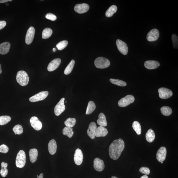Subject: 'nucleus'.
I'll list each match as a JSON object with an SVG mask.
<instances>
[{
    "mask_svg": "<svg viewBox=\"0 0 178 178\" xmlns=\"http://www.w3.org/2000/svg\"><path fill=\"white\" fill-rule=\"evenodd\" d=\"M125 147L124 141L120 138L113 141L109 148V154L113 160L118 159L121 156Z\"/></svg>",
    "mask_w": 178,
    "mask_h": 178,
    "instance_id": "1",
    "label": "nucleus"
},
{
    "mask_svg": "<svg viewBox=\"0 0 178 178\" xmlns=\"http://www.w3.org/2000/svg\"><path fill=\"white\" fill-rule=\"evenodd\" d=\"M16 80L18 83L22 86H25L28 84L29 77L27 73L24 71H20L17 73Z\"/></svg>",
    "mask_w": 178,
    "mask_h": 178,
    "instance_id": "2",
    "label": "nucleus"
},
{
    "mask_svg": "<svg viewBox=\"0 0 178 178\" xmlns=\"http://www.w3.org/2000/svg\"><path fill=\"white\" fill-rule=\"evenodd\" d=\"M94 63L96 67L99 69H104L108 67L110 65L109 59L103 57H99L96 59Z\"/></svg>",
    "mask_w": 178,
    "mask_h": 178,
    "instance_id": "3",
    "label": "nucleus"
},
{
    "mask_svg": "<svg viewBox=\"0 0 178 178\" xmlns=\"http://www.w3.org/2000/svg\"><path fill=\"white\" fill-rule=\"evenodd\" d=\"M26 163V155L24 150H20L17 154L16 160V165L17 167L22 168Z\"/></svg>",
    "mask_w": 178,
    "mask_h": 178,
    "instance_id": "4",
    "label": "nucleus"
},
{
    "mask_svg": "<svg viewBox=\"0 0 178 178\" xmlns=\"http://www.w3.org/2000/svg\"><path fill=\"white\" fill-rule=\"evenodd\" d=\"M135 101V98L133 95H128L122 98L118 102V106L121 107H126L133 103Z\"/></svg>",
    "mask_w": 178,
    "mask_h": 178,
    "instance_id": "5",
    "label": "nucleus"
},
{
    "mask_svg": "<svg viewBox=\"0 0 178 178\" xmlns=\"http://www.w3.org/2000/svg\"><path fill=\"white\" fill-rule=\"evenodd\" d=\"M49 92L47 91H43L29 98V101L35 102L44 100L48 95Z\"/></svg>",
    "mask_w": 178,
    "mask_h": 178,
    "instance_id": "6",
    "label": "nucleus"
},
{
    "mask_svg": "<svg viewBox=\"0 0 178 178\" xmlns=\"http://www.w3.org/2000/svg\"><path fill=\"white\" fill-rule=\"evenodd\" d=\"M159 96L162 99H166L172 96L173 92L170 89L161 88L158 89Z\"/></svg>",
    "mask_w": 178,
    "mask_h": 178,
    "instance_id": "7",
    "label": "nucleus"
},
{
    "mask_svg": "<svg viewBox=\"0 0 178 178\" xmlns=\"http://www.w3.org/2000/svg\"><path fill=\"white\" fill-rule=\"evenodd\" d=\"M65 98H62L57 104L54 108V113L56 116H59L65 110V106L64 104Z\"/></svg>",
    "mask_w": 178,
    "mask_h": 178,
    "instance_id": "8",
    "label": "nucleus"
},
{
    "mask_svg": "<svg viewBox=\"0 0 178 178\" xmlns=\"http://www.w3.org/2000/svg\"><path fill=\"white\" fill-rule=\"evenodd\" d=\"M116 45L118 49L122 54L126 55L128 52V47L126 43L120 39L116 41Z\"/></svg>",
    "mask_w": 178,
    "mask_h": 178,
    "instance_id": "9",
    "label": "nucleus"
},
{
    "mask_svg": "<svg viewBox=\"0 0 178 178\" xmlns=\"http://www.w3.org/2000/svg\"><path fill=\"white\" fill-rule=\"evenodd\" d=\"M159 36V32L158 30L154 29L148 33L147 39L148 41L154 42L158 40Z\"/></svg>",
    "mask_w": 178,
    "mask_h": 178,
    "instance_id": "10",
    "label": "nucleus"
},
{
    "mask_svg": "<svg viewBox=\"0 0 178 178\" xmlns=\"http://www.w3.org/2000/svg\"><path fill=\"white\" fill-rule=\"evenodd\" d=\"M35 34V29L34 27L31 26L27 30L25 39L26 43L27 45L31 44L33 40Z\"/></svg>",
    "mask_w": 178,
    "mask_h": 178,
    "instance_id": "11",
    "label": "nucleus"
},
{
    "mask_svg": "<svg viewBox=\"0 0 178 178\" xmlns=\"http://www.w3.org/2000/svg\"><path fill=\"white\" fill-rule=\"evenodd\" d=\"M30 122L32 127L36 130L39 131L41 129L42 127V123L36 116L32 117L30 120Z\"/></svg>",
    "mask_w": 178,
    "mask_h": 178,
    "instance_id": "12",
    "label": "nucleus"
},
{
    "mask_svg": "<svg viewBox=\"0 0 178 178\" xmlns=\"http://www.w3.org/2000/svg\"><path fill=\"white\" fill-rule=\"evenodd\" d=\"M83 154L82 150L77 148L75 152L74 156V161L75 164L77 165H81L83 162Z\"/></svg>",
    "mask_w": 178,
    "mask_h": 178,
    "instance_id": "13",
    "label": "nucleus"
},
{
    "mask_svg": "<svg viewBox=\"0 0 178 178\" xmlns=\"http://www.w3.org/2000/svg\"><path fill=\"white\" fill-rule=\"evenodd\" d=\"M166 147H161L157 153V160L160 162H164L166 159Z\"/></svg>",
    "mask_w": 178,
    "mask_h": 178,
    "instance_id": "14",
    "label": "nucleus"
},
{
    "mask_svg": "<svg viewBox=\"0 0 178 178\" xmlns=\"http://www.w3.org/2000/svg\"><path fill=\"white\" fill-rule=\"evenodd\" d=\"M74 10L79 14H83L87 12L90 9L88 4L86 3L77 4L75 6Z\"/></svg>",
    "mask_w": 178,
    "mask_h": 178,
    "instance_id": "15",
    "label": "nucleus"
},
{
    "mask_svg": "<svg viewBox=\"0 0 178 178\" xmlns=\"http://www.w3.org/2000/svg\"><path fill=\"white\" fill-rule=\"evenodd\" d=\"M61 60L59 58L53 59L50 62L47 67V69L49 72H52L56 70L60 64Z\"/></svg>",
    "mask_w": 178,
    "mask_h": 178,
    "instance_id": "16",
    "label": "nucleus"
},
{
    "mask_svg": "<svg viewBox=\"0 0 178 178\" xmlns=\"http://www.w3.org/2000/svg\"><path fill=\"white\" fill-rule=\"evenodd\" d=\"M96 124L94 122H91L89 125L87 133L90 137L92 139L95 137V132L97 129Z\"/></svg>",
    "mask_w": 178,
    "mask_h": 178,
    "instance_id": "17",
    "label": "nucleus"
},
{
    "mask_svg": "<svg viewBox=\"0 0 178 178\" xmlns=\"http://www.w3.org/2000/svg\"><path fill=\"white\" fill-rule=\"evenodd\" d=\"M93 166L95 169L98 172H101L105 168V165L103 160L99 158H96L94 160Z\"/></svg>",
    "mask_w": 178,
    "mask_h": 178,
    "instance_id": "18",
    "label": "nucleus"
},
{
    "mask_svg": "<svg viewBox=\"0 0 178 178\" xmlns=\"http://www.w3.org/2000/svg\"><path fill=\"white\" fill-rule=\"evenodd\" d=\"M160 64L158 61L155 60L146 61L144 64L145 67L148 69H154L158 67Z\"/></svg>",
    "mask_w": 178,
    "mask_h": 178,
    "instance_id": "19",
    "label": "nucleus"
},
{
    "mask_svg": "<svg viewBox=\"0 0 178 178\" xmlns=\"http://www.w3.org/2000/svg\"><path fill=\"white\" fill-rule=\"evenodd\" d=\"M11 44L10 42H4L0 44V54L4 55L7 54L10 51Z\"/></svg>",
    "mask_w": 178,
    "mask_h": 178,
    "instance_id": "20",
    "label": "nucleus"
},
{
    "mask_svg": "<svg viewBox=\"0 0 178 178\" xmlns=\"http://www.w3.org/2000/svg\"><path fill=\"white\" fill-rule=\"evenodd\" d=\"M57 144L56 141L54 139L50 140L48 145V148L50 154L53 155L56 154L57 150Z\"/></svg>",
    "mask_w": 178,
    "mask_h": 178,
    "instance_id": "21",
    "label": "nucleus"
},
{
    "mask_svg": "<svg viewBox=\"0 0 178 178\" xmlns=\"http://www.w3.org/2000/svg\"><path fill=\"white\" fill-rule=\"evenodd\" d=\"M108 133L107 128L104 127L100 126L97 128L95 132V137H104L106 136Z\"/></svg>",
    "mask_w": 178,
    "mask_h": 178,
    "instance_id": "22",
    "label": "nucleus"
},
{
    "mask_svg": "<svg viewBox=\"0 0 178 178\" xmlns=\"http://www.w3.org/2000/svg\"><path fill=\"white\" fill-rule=\"evenodd\" d=\"M29 154L30 160L31 163H35L37 160L38 156L37 150L36 148L31 149L29 150Z\"/></svg>",
    "mask_w": 178,
    "mask_h": 178,
    "instance_id": "23",
    "label": "nucleus"
},
{
    "mask_svg": "<svg viewBox=\"0 0 178 178\" xmlns=\"http://www.w3.org/2000/svg\"><path fill=\"white\" fill-rule=\"evenodd\" d=\"M99 118L97 120V123L100 126L105 127L107 126V122L105 115L103 113L99 114Z\"/></svg>",
    "mask_w": 178,
    "mask_h": 178,
    "instance_id": "24",
    "label": "nucleus"
},
{
    "mask_svg": "<svg viewBox=\"0 0 178 178\" xmlns=\"http://www.w3.org/2000/svg\"><path fill=\"white\" fill-rule=\"evenodd\" d=\"M155 134L153 130L150 129L148 130L147 133L146 134L145 138L146 140L149 143H152L155 139Z\"/></svg>",
    "mask_w": 178,
    "mask_h": 178,
    "instance_id": "25",
    "label": "nucleus"
},
{
    "mask_svg": "<svg viewBox=\"0 0 178 178\" xmlns=\"http://www.w3.org/2000/svg\"><path fill=\"white\" fill-rule=\"evenodd\" d=\"M117 10V6L113 5L110 7L106 12V16L107 17H111L115 13Z\"/></svg>",
    "mask_w": 178,
    "mask_h": 178,
    "instance_id": "26",
    "label": "nucleus"
},
{
    "mask_svg": "<svg viewBox=\"0 0 178 178\" xmlns=\"http://www.w3.org/2000/svg\"><path fill=\"white\" fill-rule=\"evenodd\" d=\"M96 108L95 104L92 101H90L88 102L86 112V115H90L95 110Z\"/></svg>",
    "mask_w": 178,
    "mask_h": 178,
    "instance_id": "27",
    "label": "nucleus"
},
{
    "mask_svg": "<svg viewBox=\"0 0 178 178\" xmlns=\"http://www.w3.org/2000/svg\"><path fill=\"white\" fill-rule=\"evenodd\" d=\"M63 133L64 135L67 136L70 138H71L73 135L74 132L72 127H65L63 130Z\"/></svg>",
    "mask_w": 178,
    "mask_h": 178,
    "instance_id": "28",
    "label": "nucleus"
},
{
    "mask_svg": "<svg viewBox=\"0 0 178 178\" xmlns=\"http://www.w3.org/2000/svg\"><path fill=\"white\" fill-rule=\"evenodd\" d=\"M1 168L0 171L1 175L3 177H5L7 175L8 173V170L7 168V167L8 164L7 163H5L3 162L1 163Z\"/></svg>",
    "mask_w": 178,
    "mask_h": 178,
    "instance_id": "29",
    "label": "nucleus"
},
{
    "mask_svg": "<svg viewBox=\"0 0 178 178\" xmlns=\"http://www.w3.org/2000/svg\"><path fill=\"white\" fill-rule=\"evenodd\" d=\"M52 33V29L46 28L44 29L42 33V37L43 39H47L51 37Z\"/></svg>",
    "mask_w": 178,
    "mask_h": 178,
    "instance_id": "30",
    "label": "nucleus"
},
{
    "mask_svg": "<svg viewBox=\"0 0 178 178\" xmlns=\"http://www.w3.org/2000/svg\"><path fill=\"white\" fill-rule=\"evenodd\" d=\"M161 112L165 116H168L172 113V110L170 107L168 106H164L161 108Z\"/></svg>",
    "mask_w": 178,
    "mask_h": 178,
    "instance_id": "31",
    "label": "nucleus"
},
{
    "mask_svg": "<svg viewBox=\"0 0 178 178\" xmlns=\"http://www.w3.org/2000/svg\"><path fill=\"white\" fill-rule=\"evenodd\" d=\"M132 127L137 134L140 135L141 132V127L140 123L137 121H134L132 124Z\"/></svg>",
    "mask_w": 178,
    "mask_h": 178,
    "instance_id": "32",
    "label": "nucleus"
},
{
    "mask_svg": "<svg viewBox=\"0 0 178 178\" xmlns=\"http://www.w3.org/2000/svg\"><path fill=\"white\" fill-rule=\"evenodd\" d=\"M75 64V61L72 60L66 68L64 71V73L66 75H68L71 72L73 68L74 67Z\"/></svg>",
    "mask_w": 178,
    "mask_h": 178,
    "instance_id": "33",
    "label": "nucleus"
},
{
    "mask_svg": "<svg viewBox=\"0 0 178 178\" xmlns=\"http://www.w3.org/2000/svg\"><path fill=\"white\" fill-rule=\"evenodd\" d=\"M76 121L75 118H69L65 120V124L66 127H73L76 124Z\"/></svg>",
    "mask_w": 178,
    "mask_h": 178,
    "instance_id": "34",
    "label": "nucleus"
},
{
    "mask_svg": "<svg viewBox=\"0 0 178 178\" xmlns=\"http://www.w3.org/2000/svg\"><path fill=\"white\" fill-rule=\"evenodd\" d=\"M109 81L111 83L120 86H125L127 85L126 82L118 79H111Z\"/></svg>",
    "mask_w": 178,
    "mask_h": 178,
    "instance_id": "35",
    "label": "nucleus"
},
{
    "mask_svg": "<svg viewBox=\"0 0 178 178\" xmlns=\"http://www.w3.org/2000/svg\"><path fill=\"white\" fill-rule=\"evenodd\" d=\"M11 118L10 116L7 115L0 116V125H5L10 121Z\"/></svg>",
    "mask_w": 178,
    "mask_h": 178,
    "instance_id": "36",
    "label": "nucleus"
},
{
    "mask_svg": "<svg viewBox=\"0 0 178 178\" xmlns=\"http://www.w3.org/2000/svg\"><path fill=\"white\" fill-rule=\"evenodd\" d=\"M13 130L15 135H20L23 132V128L21 125L18 124L13 128Z\"/></svg>",
    "mask_w": 178,
    "mask_h": 178,
    "instance_id": "37",
    "label": "nucleus"
},
{
    "mask_svg": "<svg viewBox=\"0 0 178 178\" xmlns=\"http://www.w3.org/2000/svg\"><path fill=\"white\" fill-rule=\"evenodd\" d=\"M68 42L67 40H63L59 42L56 45V47L59 50H62L67 46Z\"/></svg>",
    "mask_w": 178,
    "mask_h": 178,
    "instance_id": "38",
    "label": "nucleus"
},
{
    "mask_svg": "<svg viewBox=\"0 0 178 178\" xmlns=\"http://www.w3.org/2000/svg\"><path fill=\"white\" fill-rule=\"evenodd\" d=\"M172 39L173 48L175 49H177L178 48V38L177 36L173 34L172 36Z\"/></svg>",
    "mask_w": 178,
    "mask_h": 178,
    "instance_id": "39",
    "label": "nucleus"
},
{
    "mask_svg": "<svg viewBox=\"0 0 178 178\" xmlns=\"http://www.w3.org/2000/svg\"><path fill=\"white\" fill-rule=\"evenodd\" d=\"M139 171L141 173L146 175H149L150 173L149 169L147 167H141L139 170Z\"/></svg>",
    "mask_w": 178,
    "mask_h": 178,
    "instance_id": "40",
    "label": "nucleus"
},
{
    "mask_svg": "<svg viewBox=\"0 0 178 178\" xmlns=\"http://www.w3.org/2000/svg\"><path fill=\"white\" fill-rule=\"evenodd\" d=\"M9 151V148L6 145L3 144L0 145V152L6 154Z\"/></svg>",
    "mask_w": 178,
    "mask_h": 178,
    "instance_id": "41",
    "label": "nucleus"
},
{
    "mask_svg": "<svg viewBox=\"0 0 178 178\" xmlns=\"http://www.w3.org/2000/svg\"><path fill=\"white\" fill-rule=\"evenodd\" d=\"M45 17L47 19L52 20V21H54L57 19L56 16L51 13L47 14Z\"/></svg>",
    "mask_w": 178,
    "mask_h": 178,
    "instance_id": "42",
    "label": "nucleus"
},
{
    "mask_svg": "<svg viewBox=\"0 0 178 178\" xmlns=\"http://www.w3.org/2000/svg\"><path fill=\"white\" fill-rule=\"evenodd\" d=\"M6 25V22L4 20L0 21V30L4 28Z\"/></svg>",
    "mask_w": 178,
    "mask_h": 178,
    "instance_id": "43",
    "label": "nucleus"
},
{
    "mask_svg": "<svg viewBox=\"0 0 178 178\" xmlns=\"http://www.w3.org/2000/svg\"><path fill=\"white\" fill-rule=\"evenodd\" d=\"M12 0H0V3H4L9 1H12Z\"/></svg>",
    "mask_w": 178,
    "mask_h": 178,
    "instance_id": "44",
    "label": "nucleus"
},
{
    "mask_svg": "<svg viewBox=\"0 0 178 178\" xmlns=\"http://www.w3.org/2000/svg\"><path fill=\"white\" fill-rule=\"evenodd\" d=\"M43 173H41L39 176H38V178H43Z\"/></svg>",
    "mask_w": 178,
    "mask_h": 178,
    "instance_id": "45",
    "label": "nucleus"
},
{
    "mask_svg": "<svg viewBox=\"0 0 178 178\" xmlns=\"http://www.w3.org/2000/svg\"><path fill=\"white\" fill-rule=\"evenodd\" d=\"M140 178H149L146 175H144L141 177Z\"/></svg>",
    "mask_w": 178,
    "mask_h": 178,
    "instance_id": "46",
    "label": "nucleus"
},
{
    "mask_svg": "<svg viewBox=\"0 0 178 178\" xmlns=\"http://www.w3.org/2000/svg\"><path fill=\"white\" fill-rule=\"evenodd\" d=\"M2 73V69L1 68V65L0 64V74Z\"/></svg>",
    "mask_w": 178,
    "mask_h": 178,
    "instance_id": "47",
    "label": "nucleus"
},
{
    "mask_svg": "<svg viewBox=\"0 0 178 178\" xmlns=\"http://www.w3.org/2000/svg\"><path fill=\"white\" fill-rule=\"evenodd\" d=\"M56 49L55 48H54L53 49V51L54 52H55L56 51Z\"/></svg>",
    "mask_w": 178,
    "mask_h": 178,
    "instance_id": "48",
    "label": "nucleus"
},
{
    "mask_svg": "<svg viewBox=\"0 0 178 178\" xmlns=\"http://www.w3.org/2000/svg\"><path fill=\"white\" fill-rule=\"evenodd\" d=\"M111 178H118L115 177H111Z\"/></svg>",
    "mask_w": 178,
    "mask_h": 178,
    "instance_id": "49",
    "label": "nucleus"
},
{
    "mask_svg": "<svg viewBox=\"0 0 178 178\" xmlns=\"http://www.w3.org/2000/svg\"><path fill=\"white\" fill-rule=\"evenodd\" d=\"M162 164L163 163V162H161Z\"/></svg>",
    "mask_w": 178,
    "mask_h": 178,
    "instance_id": "50",
    "label": "nucleus"
},
{
    "mask_svg": "<svg viewBox=\"0 0 178 178\" xmlns=\"http://www.w3.org/2000/svg\"><path fill=\"white\" fill-rule=\"evenodd\" d=\"M37 177H38V176L37 175Z\"/></svg>",
    "mask_w": 178,
    "mask_h": 178,
    "instance_id": "51",
    "label": "nucleus"
}]
</instances>
